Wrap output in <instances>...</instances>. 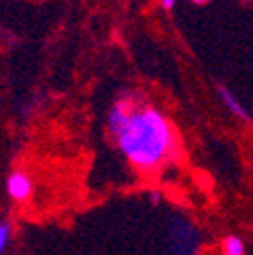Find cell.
Listing matches in <instances>:
<instances>
[{"label":"cell","mask_w":253,"mask_h":255,"mask_svg":"<svg viewBox=\"0 0 253 255\" xmlns=\"http://www.w3.org/2000/svg\"><path fill=\"white\" fill-rule=\"evenodd\" d=\"M120 150L140 172H156L174 154L176 136L170 122L154 108H134L114 134Z\"/></svg>","instance_id":"1"},{"label":"cell","mask_w":253,"mask_h":255,"mask_svg":"<svg viewBox=\"0 0 253 255\" xmlns=\"http://www.w3.org/2000/svg\"><path fill=\"white\" fill-rule=\"evenodd\" d=\"M6 190L14 201H24L30 197V193H33V182H30V178L24 172H12L8 176Z\"/></svg>","instance_id":"2"},{"label":"cell","mask_w":253,"mask_h":255,"mask_svg":"<svg viewBox=\"0 0 253 255\" xmlns=\"http://www.w3.org/2000/svg\"><path fill=\"white\" fill-rule=\"evenodd\" d=\"M219 95H221V100L225 102V106H227L235 116H239V118H243V120H249V116H247L245 108L237 102V98H235V95H233L227 87H219Z\"/></svg>","instance_id":"3"},{"label":"cell","mask_w":253,"mask_h":255,"mask_svg":"<svg viewBox=\"0 0 253 255\" xmlns=\"http://www.w3.org/2000/svg\"><path fill=\"white\" fill-rule=\"evenodd\" d=\"M223 251L227 253V255H241L243 251H245V247H243V241L239 239V237H227L225 241H223Z\"/></svg>","instance_id":"4"},{"label":"cell","mask_w":253,"mask_h":255,"mask_svg":"<svg viewBox=\"0 0 253 255\" xmlns=\"http://www.w3.org/2000/svg\"><path fill=\"white\" fill-rule=\"evenodd\" d=\"M8 237H10V225H8V223H2V225H0V251L6 249Z\"/></svg>","instance_id":"5"},{"label":"cell","mask_w":253,"mask_h":255,"mask_svg":"<svg viewBox=\"0 0 253 255\" xmlns=\"http://www.w3.org/2000/svg\"><path fill=\"white\" fill-rule=\"evenodd\" d=\"M160 2H162L164 8H172L174 6V0H160Z\"/></svg>","instance_id":"6"},{"label":"cell","mask_w":253,"mask_h":255,"mask_svg":"<svg viewBox=\"0 0 253 255\" xmlns=\"http://www.w3.org/2000/svg\"><path fill=\"white\" fill-rule=\"evenodd\" d=\"M193 2H197V4H205V2H209V0H193Z\"/></svg>","instance_id":"7"}]
</instances>
